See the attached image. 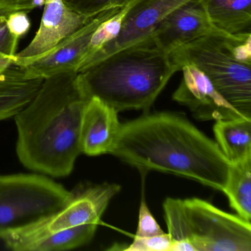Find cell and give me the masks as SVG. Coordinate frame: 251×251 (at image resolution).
<instances>
[{
	"mask_svg": "<svg viewBox=\"0 0 251 251\" xmlns=\"http://www.w3.org/2000/svg\"><path fill=\"white\" fill-rule=\"evenodd\" d=\"M19 39L14 37L7 25L6 15L0 14V55L15 59Z\"/></svg>",
	"mask_w": 251,
	"mask_h": 251,
	"instance_id": "23",
	"label": "cell"
},
{
	"mask_svg": "<svg viewBox=\"0 0 251 251\" xmlns=\"http://www.w3.org/2000/svg\"><path fill=\"white\" fill-rule=\"evenodd\" d=\"M130 0H63L70 9L78 14L95 17L103 11L126 6Z\"/></svg>",
	"mask_w": 251,
	"mask_h": 251,
	"instance_id": "20",
	"label": "cell"
},
{
	"mask_svg": "<svg viewBox=\"0 0 251 251\" xmlns=\"http://www.w3.org/2000/svg\"><path fill=\"white\" fill-rule=\"evenodd\" d=\"M179 68L198 67L235 109L251 119V33H214L170 52Z\"/></svg>",
	"mask_w": 251,
	"mask_h": 251,
	"instance_id": "4",
	"label": "cell"
},
{
	"mask_svg": "<svg viewBox=\"0 0 251 251\" xmlns=\"http://www.w3.org/2000/svg\"><path fill=\"white\" fill-rule=\"evenodd\" d=\"M110 154L140 171L171 173L223 192L230 165L217 142L170 112L122 124Z\"/></svg>",
	"mask_w": 251,
	"mask_h": 251,
	"instance_id": "1",
	"label": "cell"
},
{
	"mask_svg": "<svg viewBox=\"0 0 251 251\" xmlns=\"http://www.w3.org/2000/svg\"><path fill=\"white\" fill-rule=\"evenodd\" d=\"M213 25L230 35L251 33V0H202Z\"/></svg>",
	"mask_w": 251,
	"mask_h": 251,
	"instance_id": "15",
	"label": "cell"
},
{
	"mask_svg": "<svg viewBox=\"0 0 251 251\" xmlns=\"http://www.w3.org/2000/svg\"><path fill=\"white\" fill-rule=\"evenodd\" d=\"M97 227L98 224H86L50 233L36 242L31 251H64L83 246L92 240Z\"/></svg>",
	"mask_w": 251,
	"mask_h": 251,
	"instance_id": "18",
	"label": "cell"
},
{
	"mask_svg": "<svg viewBox=\"0 0 251 251\" xmlns=\"http://www.w3.org/2000/svg\"><path fill=\"white\" fill-rule=\"evenodd\" d=\"M164 220L173 240L185 239L197 251H251V225L199 198H168Z\"/></svg>",
	"mask_w": 251,
	"mask_h": 251,
	"instance_id": "5",
	"label": "cell"
},
{
	"mask_svg": "<svg viewBox=\"0 0 251 251\" xmlns=\"http://www.w3.org/2000/svg\"><path fill=\"white\" fill-rule=\"evenodd\" d=\"M44 7L39 30L28 46L16 55L15 64L23 66L48 53L96 17L78 14L67 7L63 0H46Z\"/></svg>",
	"mask_w": 251,
	"mask_h": 251,
	"instance_id": "12",
	"label": "cell"
},
{
	"mask_svg": "<svg viewBox=\"0 0 251 251\" xmlns=\"http://www.w3.org/2000/svg\"><path fill=\"white\" fill-rule=\"evenodd\" d=\"M89 100L76 72L45 78L33 100L15 116L22 164L52 177L69 176L82 153L80 126Z\"/></svg>",
	"mask_w": 251,
	"mask_h": 251,
	"instance_id": "2",
	"label": "cell"
},
{
	"mask_svg": "<svg viewBox=\"0 0 251 251\" xmlns=\"http://www.w3.org/2000/svg\"><path fill=\"white\" fill-rule=\"evenodd\" d=\"M120 8L108 10L98 14L48 53L27 61L23 67L29 73L44 79L66 72L77 73V67L87 52L95 30L105 20L117 14Z\"/></svg>",
	"mask_w": 251,
	"mask_h": 251,
	"instance_id": "10",
	"label": "cell"
},
{
	"mask_svg": "<svg viewBox=\"0 0 251 251\" xmlns=\"http://www.w3.org/2000/svg\"><path fill=\"white\" fill-rule=\"evenodd\" d=\"M180 70L183 72V78L173 98L187 107L197 120L209 121L245 117L216 90L198 67L185 64Z\"/></svg>",
	"mask_w": 251,
	"mask_h": 251,
	"instance_id": "9",
	"label": "cell"
},
{
	"mask_svg": "<svg viewBox=\"0 0 251 251\" xmlns=\"http://www.w3.org/2000/svg\"><path fill=\"white\" fill-rule=\"evenodd\" d=\"M72 195L45 176H0V238L59 211Z\"/></svg>",
	"mask_w": 251,
	"mask_h": 251,
	"instance_id": "6",
	"label": "cell"
},
{
	"mask_svg": "<svg viewBox=\"0 0 251 251\" xmlns=\"http://www.w3.org/2000/svg\"><path fill=\"white\" fill-rule=\"evenodd\" d=\"M127 8H128L127 4L126 6L120 8L117 14L105 20L95 30L91 39L87 52L83 61L77 67V73L102 47L105 46L118 36L123 25V20L127 14Z\"/></svg>",
	"mask_w": 251,
	"mask_h": 251,
	"instance_id": "19",
	"label": "cell"
},
{
	"mask_svg": "<svg viewBox=\"0 0 251 251\" xmlns=\"http://www.w3.org/2000/svg\"><path fill=\"white\" fill-rule=\"evenodd\" d=\"M214 136L217 145L230 163L251 155V119L216 120Z\"/></svg>",
	"mask_w": 251,
	"mask_h": 251,
	"instance_id": "16",
	"label": "cell"
},
{
	"mask_svg": "<svg viewBox=\"0 0 251 251\" xmlns=\"http://www.w3.org/2000/svg\"><path fill=\"white\" fill-rule=\"evenodd\" d=\"M7 17V25L14 37L20 40L30 30V19L25 11H15L10 13Z\"/></svg>",
	"mask_w": 251,
	"mask_h": 251,
	"instance_id": "24",
	"label": "cell"
},
{
	"mask_svg": "<svg viewBox=\"0 0 251 251\" xmlns=\"http://www.w3.org/2000/svg\"><path fill=\"white\" fill-rule=\"evenodd\" d=\"M31 2L32 9L44 6L46 2V0H30Z\"/></svg>",
	"mask_w": 251,
	"mask_h": 251,
	"instance_id": "28",
	"label": "cell"
},
{
	"mask_svg": "<svg viewBox=\"0 0 251 251\" xmlns=\"http://www.w3.org/2000/svg\"><path fill=\"white\" fill-rule=\"evenodd\" d=\"M188 0H130L120 34L97 52L78 73L111 54L152 36L164 19Z\"/></svg>",
	"mask_w": 251,
	"mask_h": 251,
	"instance_id": "8",
	"label": "cell"
},
{
	"mask_svg": "<svg viewBox=\"0 0 251 251\" xmlns=\"http://www.w3.org/2000/svg\"><path fill=\"white\" fill-rule=\"evenodd\" d=\"M170 251H197L194 245L185 239L173 240Z\"/></svg>",
	"mask_w": 251,
	"mask_h": 251,
	"instance_id": "26",
	"label": "cell"
},
{
	"mask_svg": "<svg viewBox=\"0 0 251 251\" xmlns=\"http://www.w3.org/2000/svg\"><path fill=\"white\" fill-rule=\"evenodd\" d=\"M173 239L169 233L148 237H134L133 243L126 248L128 251H170Z\"/></svg>",
	"mask_w": 251,
	"mask_h": 251,
	"instance_id": "21",
	"label": "cell"
},
{
	"mask_svg": "<svg viewBox=\"0 0 251 251\" xmlns=\"http://www.w3.org/2000/svg\"><path fill=\"white\" fill-rule=\"evenodd\" d=\"M44 80L14 62L0 72V121L24 109L37 95Z\"/></svg>",
	"mask_w": 251,
	"mask_h": 251,
	"instance_id": "14",
	"label": "cell"
},
{
	"mask_svg": "<svg viewBox=\"0 0 251 251\" xmlns=\"http://www.w3.org/2000/svg\"><path fill=\"white\" fill-rule=\"evenodd\" d=\"M221 33L210 21L202 0H188L164 19L151 37L157 47L170 53L200 38Z\"/></svg>",
	"mask_w": 251,
	"mask_h": 251,
	"instance_id": "11",
	"label": "cell"
},
{
	"mask_svg": "<svg viewBox=\"0 0 251 251\" xmlns=\"http://www.w3.org/2000/svg\"><path fill=\"white\" fill-rule=\"evenodd\" d=\"M118 112L98 98L86 105L80 126L82 153L89 156L110 154L120 133Z\"/></svg>",
	"mask_w": 251,
	"mask_h": 251,
	"instance_id": "13",
	"label": "cell"
},
{
	"mask_svg": "<svg viewBox=\"0 0 251 251\" xmlns=\"http://www.w3.org/2000/svg\"><path fill=\"white\" fill-rule=\"evenodd\" d=\"M164 233L156 220L151 214L145 201H142L139 207V223L135 237H148Z\"/></svg>",
	"mask_w": 251,
	"mask_h": 251,
	"instance_id": "22",
	"label": "cell"
},
{
	"mask_svg": "<svg viewBox=\"0 0 251 251\" xmlns=\"http://www.w3.org/2000/svg\"><path fill=\"white\" fill-rule=\"evenodd\" d=\"M120 185L102 183L80 187L72 192L65 205L49 217L4 235L2 239L11 250L31 251L44 236L86 224H99L110 201L120 191Z\"/></svg>",
	"mask_w": 251,
	"mask_h": 251,
	"instance_id": "7",
	"label": "cell"
},
{
	"mask_svg": "<svg viewBox=\"0 0 251 251\" xmlns=\"http://www.w3.org/2000/svg\"><path fill=\"white\" fill-rule=\"evenodd\" d=\"M223 192L230 207L241 218L251 220V155L242 161L230 163Z\"/></svg>",
	"mask_w": 251,
	"mask_h": 251,
	"instance_id": "17",
	"label": "cell"
},
{
	"mask_svg": "<svg viewBox=\"0 0 251 251\" xmlns=\"http://www.w3.org/2000/svg\"><path fill=\"white\" fill-rule=\"evenodd\" d=\"M12 62H14V61L11 58L0 55V72Z\"/></svg>",
	"mask_w": 251,
	"mask_h": 251,
	"instance_id": "27",
	"label": "cell"
},
{
	"mask_svg": "<svg viewBox=\"0 0 251 251\" xmlns=\"http://www.w3.org/2000/svg\"><path fill=\"white\" fill-rule=\"evenodd\" d=\"M179 70L151 36L92 64L77 78L88 98H98L119 113L149 109Z\"/></svg>",
	"mask_w": 251,
	"mask_h": 251,
	"instance_id": "3",
	"label": "cell"
},
{
	"mask_svg": "<svg viewBox=\"0 0 251 251\" xmlns=\"http://www.w3.org/2000/svg\"><path fill=\"white\" fill-rule=\"evenodd\" d=\"M30 0H0V14L8 15L15 11H32Z\"/></svg>",
	"mask_w": 251,
	"mask_h": 251,
	"instance_id": "25",
	"label": "cell"
}]
</instances>
